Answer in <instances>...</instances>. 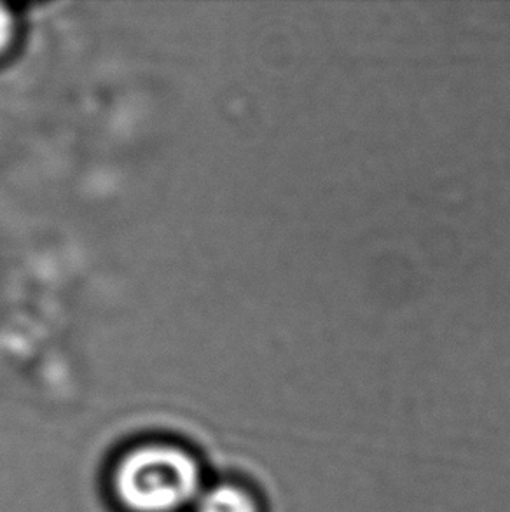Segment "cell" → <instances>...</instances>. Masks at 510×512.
<instances>
[{"label": "cell", "mask_w": 510, "mask_h": 512, "mask_svg": "<svg viewBox=\"0 0 510 512\" xmlns=\"http://www.w3.org/2000/svg\"><path fill=\"white\" fill-rule=\"evenodd\" d=\"M196 512H259V506L240 486L217 485L200 493Z\"/></svg>", "instance_id": "cell-2"}, {"label": "cell", "mask_w": 510, "mask_h": 512, "mask_svg": "<svg viewBox=\"0 0 510 512\" xmlns=\"http://www.w3.org/2000/svg\"><path fill=\"white\" fill-rule=\"evenodd\" d=\"M114 490L133 512L179 511L200 497V467L187 451L175 446H142L119 462Z\"/></svg>", "instance_id": "cell-1"}, {"label": "cell", "mask_w": 510, "mask_h": 512, "mask_svg": "<svg viewBox=\"0 0 510 512\" xmlns=\"http://www.w3.org/2000/svg\"><path fill=\"white\" fill-rule=\"evenodd\" d=\"M14 32L13 14L6 6L0 4V51L7 48Z\"/></svg>", "instance_id": "cell-3"}]
</instances>
